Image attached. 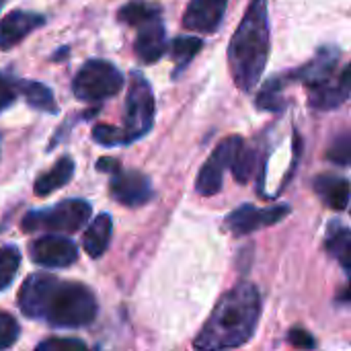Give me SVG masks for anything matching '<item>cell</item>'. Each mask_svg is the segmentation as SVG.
<instances>
[{
  "mask_svg": "<svg viewBox=\"0 0 351 351\" xmlns=\"http://www.w3.org/2000/svg\"><path fill=\"white\" fill-rule=\"evenodd\" d=\"M259 317L261 296L257 288L251 284H239L216 302L193 346L197 351H228L241 348L253 337Z\"/></svg>",
  "mask_w": 351,
  "mask_h": 351,
  "instance_id": "cell-1",
  "label": "cell"
},
{
  "mask_svg": "<svg viewBox=\"0 0 351 351\" xmlns=\"http://www.w3.org/2000/svg\"><path fill=\"white\" fill-rule=\"evenodd\" d=\"M265 4L267 0H253L249 4L241 27L230 41V70L234 82L243 90H251L257 84L269 56V25Z\"/></svg>",
  "mask_w": 351,
  "mask_h": 351,
  "instance_id": "cell-2",
  "label": "cell"
},
{
  "mask_svg": "<svg viewBox=\"0 0 351 351\" xmlns=\"http://www.w3.org/2000/svg\"><path fill=\"white\" fill-rule=\"evenodd\" d=\"M97 317V298L82 284H60L45 319L53 327H84Z\"/></svg>",
  "mask_w": 351,
  "mask_h": 351,
  "instance_id": "cell-3",
  "label": "cell"
},
{
  "mask_svg": "<svg viewBox=\"0 0 351 351\" xmlns=\"http://www.w3.org/2000/svg\"><path fill=\"white\" fill-rule=\"evenodd\" d=\"M90 218V206L84 199H66L49 210L29 212L23 218V230L25 232H37L47 230L58 234H70L76 232L84 222Z\"/></svg>",
  "mask_w": 351,
  "mask_h": 351,
  "instance_id": "cell-4",
  "label": "cell"
},
{
  "mask_svg": "<svg viewBox=\"0 0 351 351\" xmlns=\"http://www.w3.org/2000/svg\"><path fill=\"white\" fill-rule=\"evenodd\" d=\"M121 86H123L121 72L105 60L86 62L72 82L74 95L82 101H101L113 97L121 90Z\"/></svg>",
  "mask_w": 351,
  "mask_h": 351,
  "instance_id": "cell-5",
  "label": "cell"
},
{
  "mask_svg": "<svg viewBox=\"0 0 351 351\" xmlns=\"http://www.w3.org/2000/svg\"><path fill=\"white\" fill-rule=\"evenodd\" d=\"M154 121V95L150 90V84L136 74L128 93V103H125V136L128 142L142 138Z\"/></svg>",
  "mask_w": 351,
  "mask_h": 351,
  "instance_id": "cell-6",
  "label": "cell"
},
{
  "mask_svg": "<svg viewBox=\"0 0 351 351\" xmlns=\"http://www.w3.org/2000/svg\"><path fill=\"white\" fill-rule=\"evenodd\" d=\"M243 140L239 136H230L226 140H222L216 150L212 152V156L208 158V162L202 167L199 175H197V181H195V187L202 195H214L220 191L222 187V177H224V171L228 167H232L239 150L243 148Z\"/></svg>",
  "mask_w": 351,
  "mask_h": 351,
  "instance_id": "cell-7",
  "label": "cell"
},
{
  "mask_svg": "<svg viewBox=\"0 0 351 351\" xmlns=\"http://www.w3.org/2000/svg\"><path fill=\"white\" fill-rule=\"evenodd\" d=\"M62 282L47 274H33L25 280L19 292V306L31 319H45L49 302Z\"/></svg>",
  "mask_w": 351,
  "mask_h": 351,
  "instance_id": "cell-8",
  "label": "cell"
},
{
  "mask_svg": "<svg viewBox=\"0 0 351 351\" xmlns=\"http://www.w3.org/2000/svg\"><path fill=\"white\" fill-rule=\"evenodd\" d=\"M31 257L41 267H68L78 259V249L68 237L45 234L33 241Z\"/></svg>",
  "mask_w": 351,
  "mask_h": 351,
  "instance_id": "cell-9",
  "label": "cell"
},
{
  "mask_svg": "<svg viewBox=\"0 0 351 351\" xmlns=\"http://www.w3.org/2000/svg\"><path fill=\"white\" fill-rule=\"evenodd\" d=\"M288 212H290L288 206H276V208H265V210H259L253 206H243L226 218V226L232 234L243 237V234L261 230L265 226L278 224Z\"/></svg>",
  "mask_w": 351,
  "mask_h": 351,
  "instance_id": "cell-10",
  "label": "cell"
},
{
  "mask_svg": "<svg viewBox=\"0 0 351 351\" xmlns=\"http://www.w3.org/2000/svg\"><path fill=\"white\" fill-rule=\"evenodd\" d=\"M111 195L123 206H142L152 197V187L146 175L138 171H117L111 179Z\"/></svg>",
  "mask_w": 351,
  "mask_h": 351,
  "instance_id": "cell-11",
  "label": "cell"
},
{
  "mask_svg": "<svg viewBox=\"0 0 351 351\" xmlns=\"http://www.w3.org/2000/svg\"><path fill=\"white\" fill-rule=\"evenodd\" d=\"M226 4L228 0H191L185 10L183 23L191 31L214 33L216 27L222 23Z\"/></svg>",
  "mask_w": 351,
  "mask_h": 351,
  "instance_id": "cell-12",
  "label": "cell"
},
{
  "mask_svg": "<svg viewBox=\"0 0 351 351\" xmlns=\"http://www.w3.org/2000/svg\"><path fill=\"white\" fill-rule=\"evenodd\" d=\"M351 97V64L333 80L311 88V105L315 109H335Z\"/></svg>",
  "mask_w": 351,
  "mask_h": 351,
  "instance_id": "cell-13",
  "label": "cell"
},
{
  "mask_svg": "<svg viewBox=\"0 0 351 351\" xmlns=\"http://www.w3.org/2000/svg\"><path fill=\"white\" fill-rule=\"evenodd\" d=\"M43 25V16L33 12L14 10L0 21V49H10L21 43L33 29Z\"/></svg>",
  "mask_w": 351,
  "mask_h": 351,
  "instance_id": "cell-14",
  "label": "cell"
},
{
  "mask_svg": "<svg viewBox=\"0 0 351 351\" xmlns=\"http://www.w3.org/2000/svg\"><path fill=\"white\" fill-rule=\"evenodd\" d=\"M167 49V39H165V27L158 19L146 23L140 27V33L136 37V53L142 62L152 64L162 58Z\"/></svg>",
  "mask_w": 351,
  "mask_h": 351,
  "instance_id": "cell-15",
  "label": "cell"
},
{
  "mask_svg": "<svg viewBox=\"0 0 351 351\" xmlns=\"http://www.w3.org/2000/svg\"><path fill=\"white\" fill-rule=\"evenodd\" d=\"M315 189L321 199L333 210H346L351 197V183L337 175H323L315 181Z\"/></svg>",
  "mask_w": 351,
  "mask_h": 351,
  "instance_id": "cell-16",
  "label": "cell"
},
{
  "mask_svg": "<svg viewBox=\"0 0 351 351\" xmlns=\"http://www.w3.org/2000/svg\"><path fill=\"white\" fill-rule=\"evenodd\" d=\"M111 230H113V222H111L109 214H101L90 222V226L86 228L84 239H82V247L88 257L97 259L107 251L109 241H111Z\"/></svg>",
  "mask_w": 351,
  "mask_h": 351,
  "instance_id": "cell-17",
  "label": "cell"
},
{
  "mask_svg": "<svg viewBox=\"0 0 351 351\" xmlns=\"http://www.w3.org/2000/svg\"><path fill=\"white\" fill-rule=\"evenodd\" d=\"M74 175V160L70 156L60 158L47 173H43L37 181H35V195L45 197L53 191H58L60 187H64Z\"/></svg>",
  "mask_w": 351,
  "mask_h": 351,
  "instance_id": "cell-18",
  "label": "cell"
},
{
  "mask_svg": "<svg viewBox=\"0 0 351 351\" xmlns=\"http://www.w3.org/2000/svg\"><path fill=\"white\" fill-rule=\"evenodd\" d=\"M339 53L333 51V49H325L319 53V58L304 70V76H306V82L313 86H319L323 82H327L331 78V72H333V66L337 62Z\"/></svg>",
  "mask_w": 351,
  "mask_h": 351,
  "instance_id": "cell-19",
  "label": "cell"
},
{
  "mask_svg": "<svg viewBox=\"0 0 351 351\" xmlns=\"http://www.w3.org/2000/svg\"><path fill=\"white\" fill-rule=\"evenodd\" d=\"M158 19V6L148 4V2H130L119 10V21L125 25H134V27H142L150 21Z\"/></svg>",
  "mask_w": 351,
  "mask_h": 351,
  "instance_id": "cell-20",
  "label": "cell"
},
{
  "mask_svg": "<svg viewBox=\"0 0 351 351\" xmlns=\"http://www.w3.org/2000/svg\"><path fill=\"white\" fill-rule=\"evenodd\" d=\"M21 90L27 97L29 105H33L35 109L49 111V113H53L58 109L56 101H53V93L45 84H41V82H25L21 86Z\"/></svg>",
  "mask_w": 351,
  "mask_h": 351,
  "instance_id": "cell-21",
  "label": "cell"
},
{
  "mask_svg": "<svg viewBox=\"0 0 351 351\" xmlns=\"http://www.w3.org/2000/svg\"><path fill=\"white\" fill-rule=\"evenodd\" d=\"M21 265V253L16 247H2L0 249V290H6Z\"/></svg>",
  "mask_w": 351,
  "mask_h": 351,
  "instance_id": "cell-22",
  "label": "cell"
},
{
  "mask_svg": "<svg viewBox=\"0 0 351 351\" xmlns=\"http://www.w3.org/2000/svg\"><path fill=\"white\" fill-rule=\"evenodd\" d=\"M331 251L337 255L341 267L346 269L348 278H350V284H348V290L341 298L351 300V234L350 232H343V234H337L331 239Z\"/></svg>",
  "mask_w": 351,
  "mask_h": 351,
  "instance_id": "cell-23",
  "label": "cell"
},
{
  "mask_svg": "<svg viewBox=\"0 0 351 351\" xmlns=\"http://www.w3.org/2000/svg\"><path fill=\"white\" fill-rule=\"evenodd\" d=\"M202 39L199 37H177L171 43V56L177 64H187L193 56H197V51L202 49Z\"/></svg>",
  "mask_w": 351,
  "mask_h": 351,
  "instance_id": "cell-24",
  "label": "cell"
},
{
  "mask_svg": "<svg viewBox=\"0 0 351 351\" xmlns=\"http://www.w3.org/2000/svg\"><path fill=\"white\" fill-rule=\"evenodd\" d=\"M232 173H234V179L239 183H247L253 175V169H255V152L249 150L247 146H243L232 162Z\"/></svg>",
  "mask_w": 351,
  "mask_h": 351,
  "instance_id": "cell-25",
  "label": "cell"
},
{
  "mask_svg": "<svg viewBox=\"0 0 351 351\" xmlns=\"http://www.w3.org/2000/svg\"><path fill=\"white\" fill-rule=\"evenodd\" d=\"M327 158L335 165H350L351 162V132H346L341 136H337L329 150H327Z\"/></svg>",
  "mask_w": 351,
  "mask_h": 351,
  "instance_id": "cell-26",
  "label": "cell"
},
{
  "mask_svg": "<svg viewBox=\"0 0 351 351\" xmlns=\"http://www.w3.org/2000/svg\"><path fill=\"white\" fill-rule=\"evenodd\" d=\"M93 138H95V142H99L103 146H117V144H125L128 142V136H125L123 130L113 128V125H107V123L95 125Z\"/></svg>",
  "mask_w": 351,
  "mask_h": 351,
  "instance_id": "cell-27",
  "label": "cell"
},
{
  "mask_svg": "<svg viewBox=\"0 0 351 351\" xmlns=\"http://www.w3.org/2000/svg\"><path fill=\"white\" fill-rule=\"evenodd\" d=\"M35 351H88L86 343L72 337H51L37 346Z\"/></svg>",
  "mask_w": 351,
  "mask_h": 351,
  "instance_id": "cell-28",
  "label": "cell"
},
{
  "mask_svg": "<svg viewBox=\"0 0 351 351\" xmlns=\"http://www.w3.org/2000/svg\"><path fill=\"white\" fill-rule=\"evenodd\" d=\"M19 337V323L12 315L0 311V351L8 350Z\"/></svg>",
  "mask_w": 351,
  "mask_h": 351,
  "instance_id": "cell-29",
  "label": "cell"
},
{
  "mask_svg": "<svg viewBox=\"0 0 351 351\" xmlns=\"http://www.w3.org/2000/svg\"><path fill=\"white\" fill-rule=\"evenodd\" d=\"M290 343L300 348V350H313L315 348V339L311 337L308 331H302V329H292L290 331Z\"/></svg>",
  "mask_w": 351,
  "mask_h": 351,
  "instance_id": "cell-30",
  "label": "cell"
},
{
  "mask_svg": "<svg viewBox=\"0 0 351 351\" xmlns=\"http://www.w3.org/2000/svg\"><path fill=\"white\" fill-rule=\"evenodd\" d=\"M12 101H14V90H12V86L0 76V111H4L6 107H10Z\"/></svg>",
  "mask_w": 351,
  "mask_h": 351,
  "instance_id": "cell-31",
  "label": "cell"
},
{
  "mask_svg": "<svg viewBox=\"0 0 351 351\" xmlns=\"http://www.w3.org/2000/svg\"><path fill=\"white\" fill-rule=\"evenodd\" d=\"M97 167H99V171H107V173H117L119 171V165L113 158H101L97 162Z\"/></svg>",
  "mask_w": 351,
  "mask_h": 351,
  "instance_id": "cell-32",
  "label": "cell"
},
{
  "mask_svg": "<svg viewBox=\"0 0 351 351\" xmlns=\"http://www.w3.org/2000/svg\"><path fill=\"white\" fill-rule=\"evenodd\" d=\"M2 2H4V0H0V6H2Z\"/></svg>",
  "mask_w": 351,
  "mask_h": 351,
  "instance_id": "cell-33",
  "label": "cell"
}]
</instances>
